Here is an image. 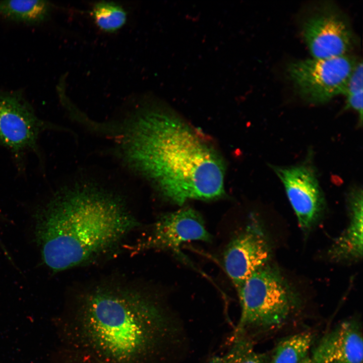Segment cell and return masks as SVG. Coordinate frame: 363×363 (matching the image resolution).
<instances>
[{
    "label": "cell",
    "mask_w": 363,
    "mask_h": 363,
    "mask_svg": "<svg viewBox=\"0 0 363 363\" xmlns=\"http://www.w3.org/2000/svg\"><path fill=\"white\" fill-rule=\"evenodd\" d=\"M121 147L125 160L169 201L210 200L224 194V166L189 125L161 109L143 107L129 119Z\"/></svg>",
    "instance_id": "cell-2"
},
{
    "label": "cell",
    "mask_w": 363,
    "mask_h": 363,
    "mask_svg": "<svg viewBox=\"0 0 363 363\" xmlns=\"http://www.w3.org/2000/svg\"><path fill=\"white\" fill-rule=\"evenodd\" d=\"M62 355V363H105L91 355L68 349Z\"/></svg>",
    "instance_id": "cell-18"
},
{
    "label": "cell",
    "mask_w": 363,
    "mask_h": 363,
    "mask_svg": "<svg viewBox=\"0 0 363 363\" xmlns=\"http://www.w3.org/2000/svg\"><path fill=\"white\" fill-rule=\"evenodd\" d=\"M314 363H362V332L354 321L343 322L320 340L311 357Z\"/></svg>",
    "instance_id": "cell-11"
},
{
    "label": "cell",
    "mask_w": 363,
    "mask_h": 363,
    "mask_svg": "<svg viewBox=\"0 0 363 363\" xmlns=\"http://www.w3.org/2000/svg\"><path fill=\"white\" fill-rule=\"evenodd\" d=\"M301 363H314L311 358L307 357Z\"/></svg>",
    "instance_id": "cell-20"
},
{
    "label": "cell",
    "mask_w": 363,
    "mask_h": 363,
    "mask_svg": "<svg viewBox=\"0 0 363 363\" xmlns=\"http://www.w3.org/2000/svg\"><path fill=\"white\" fill-rule=\"evenodd\" d=\"M362 94L361 90L356 93L346 95V109L351 108L355 110L358 114L359 125L362 123Z\"/></svg>",
    "instance_id": "cell-19"
},
{
    "label": "cell",
    "mask_w": 363,
    "mask_h": 363,
    "mask_svg": "<svg viewBox=\"0 0 363 363\" xmlns=\"http://www.w3.org/2000/svg\"><path fill=\"white\" fill-rule=\"evenodd\" d=\"M194 240L209 243L212 237L201 215L193 208L184 207L158 218L149 236L140 247L178 253L182 244Z\"/></svg>",
    "instance_id": "cell-9"
},
{
    "label": "cell",
    "mask_w": 363,
    "mask_h": 363,
    "mask_svg": "<svg viewBox=\"0 0 363 363\" xmlns=\"http://www.w3.org/2000/svg\"><path fill=\"white\" fill-rule=\"evenodd\" d=\"M362 190L352 188L347 195L348 223L346 228L335 239L329 255L337 262L358 261L362 256Z\"/></svg>",
    "instance_id": "cell-12"
},
{
    "label": "cell",
    "mask_w": 363,
    "mask_h": 363,
    "mask_svg": "<svg viewBox=\"0 0 363 363\" xmlns=\"http://www.w3.org/2000/svg\"><path fill=\"white\" fill-rule=\"evenodd\" d=\"M35 222L42 258L55 272L108 253L140 224L122 198L85 185L56 193Z\"/></svg>",
    "instance_id": "cell-3"
},
{
    "label": "cell",
    "mask_w": 363,
    "mask_h": 363,
    "mask_svg": "<svg viewBox=\"0 0 363 363\" xmlns=\"http://www.w3.org/2000/svg\"><path fill=\"white\" fill-rule=\"evenodd\" d=\"M271 249L259 222L253 219L230 240L224 251L225 270L237 289L269 263Z\"/></svg>",
    "instance_id": "cell-7"
},
{
    "label": "cell",
    "mask_w": 363,
    "mask_h": 363,
    "mask_svg": "<svg viewBox=\"0 0 363 363\" xmlns=\"http://www.w3.org/2000/svg\"><path fill=\"white\" fill-rule=\"evenodd\" d=\"M302 37L312 57L324 59L345 54L351 47L353 36L346 21L337 12H317L304 23Z\"/></svg>",
    "instance_id": "cell-10"
},
{
    "label": "cell",
    "mask_w": 363,
    "mask_h": 363,
    "mask_svg": "<svg viewBox=\"0 0 363 363\" xmlns=\"http://www.w3.org/2000/svg\"><path fill=\"white\" fill-rule=\"evenodd\" d=\"M236 290L240 315L233 335L250 339L255 333L282 325L299 304L295 290L280 271L269 263Z\"/></svg>",
    "instance_id": "cell-4"
},
{
    "label": "cell",
    "mask_w": 363,
    "mask_h": 363,
    "mask_svg": "<svg viewBox=\"0 0 363 363\" xmlns=\"http://www.w3.org/2000/svg\"><path fill=\"white\" fill-rule=\"evenodd\" d=\"M313 340V334L308 331L282 339L270 355V363H301L308 357Z\"/></svg>",
    "instance_id": "cell-14"
},
{
    "label": "cell",
    "mask_w": 363,
    "mask_h": 363,
    "mask_svg": "<svg viewBox=\"0 0 363 363\" xmlns=\"http://www.w3.org/2000/svg\"><path fill=\"white\" fill-rule=\"evenodd\" d=\"M46 126L20 96L0 94V143L13 152L35 147Z\"/></svg>",
    "instance_id": "cell-8"
},
{
    "label": "cell",
    "mask_w": 363,
    "mask_h": 363,
    "mask_svg": "<svg viewBox=\"0 0 363 363\" xmlns=\"http://www.w3.org/2000/svg\"><path fill=\"white\" fill-rule=\"evenodd\" d=\"M92 15L97 26L107 32L119 29L127 19L125 10L112 2H102L96 4L93 8Z\"/></svg>",
    "instance_id": "cell-16"
},
{
    "label": "cell",
    "mask_w": 363,
    "mask_h": 363,
    "mask_svg": "<svg viewBox=\"0 0 363 363\" xmlns=\"http://www.w3.org/2000/svg\"><path fill=\"white\" fill-rule=\"evenodd\" d=\"M356 64L354 58L346 54L324 59L312 57L291 63L287 72L303 99L312 103H323L344 95Z\"/></svg>",
    "instance_id": "cell-5"
},
{
    "label": "cell",
    "mask_w": 363,
    "mask_h": 363,
    "mask_svg": "<svg viewBox=\"0 0 363 363\" xmlns=\"http://www.w3.org/2000/svg\"><path fill=\"white\" fill-rule=\"evenodd\" d=\"M284 188L299 226L309 232L323 213L325 202L316 171L312 165H271Z\"/></svg>",
    "instance_id": "cell-6"
},
{
    "label": "cell",
    "mask_w": 363,
    "mask_h": 363,
    "mask_svg": "<svg viewBox=\"0 0 363 363\" xmlns=\"http://www.w3.org/2000/svg\"><path fill=\"white\" fill-rule=\"evenodd\" d=\"M362 63H356L347 82L344 95L356 93L363 89Z\"/></svg>",
    "instance_id": "cell-17"
},
{
    "label": "cell",
    "mask_w": 363,
    "mask_h": 363,
    "mask_svg": "<svg viewBox=\"0 0 363 363\" xmlns=\"http://www.w3.org/2000/svg\"><path fill=\"white\" fill-rule=\"evenodd\" d=\"M51 5L45 1H0V15L6 19L28 24L40 23L49 16Z\"/></svg>",
    "instance_id": "cell-13"
},
{
    "label": "cell",
    "mask_w": 363,
    "mask_h": 363,
    "mask_svg": "<svg viewBox=\"0 0 363 363\" xmlns=\"http://www.w3.org/2000/svg\"><path fill=\"white\" fill-rule=\"evenodd\" d=\"M207 363H270V355L256 351L252 340L233 335L227 351L210 357Z\"/></svg>",
    "instance_id": "cell-15"
},
{
    "label": "cell",
    "mask_w": 363,
    "mask_h": 363,
    "mask_svg": "<svg viewBox=\"0 0 363 363\" xmlns=\"http://www.w3.org/2000/svg\"><path fill=\"white\" fill-rule=\"evenodd\" d=\"M172 319L158 295L117 283L78 295L63 319L65 348L105 363H165Z\"/></svg>",
    "instance_id": "cell-1"
}]
</instances>
